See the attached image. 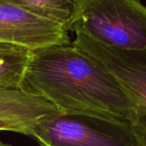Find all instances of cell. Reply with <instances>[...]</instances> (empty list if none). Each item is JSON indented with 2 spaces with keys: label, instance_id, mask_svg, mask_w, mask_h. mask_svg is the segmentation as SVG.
<instances>
[{
  "label": "cell",
  "instance_id": "9c48e42d",
  "mask_svg": "<svg viewBox=\"0 0 146 146\" xmlns=\"http://www.w3.org/2000/svg\"><path fill=\"white\" fill-rule=\"evenodd\" d=\"M0 146H10V145L5 144V143H1V142H0Z\"/></svg>",
  "mask_w": 146,
  "mask_h": 146
},
{
  "label": "cell",
  "instance_id": "3957f363",
  "mask_svg": "<svg viewBox=\"0 0 146 146\" xmlns=\"http://www.w3.org/2000/svg\"><path fill=\"white\" fill-rule=\"evenodd\" d=\"M29 136L41 146H146L133 124L86 114L59 113L44 118Z\"/></svg>",
  "mask_w": 146,
  "mask_h": 146
},
{
  "label": "cell",
  "instance_id": "7a4b0ae2",
  "mask_svg": "<svg viewBox=\"0 0 146 146\" xmlns=\"http://www.w3.org/2000/svg\"><path fill=\"white\" fill-rule=\"evenodd\" d=\"M69 31L121 49L146 48V5L141 0H76Z\"/></svg>",
  "mask_w": 146,
  "mask_h": 146
},
{
  "label": "cell",
  "instance_id": "5b68a950",
  "mask_svg": "<svg viewBox=\"0 0 146 146\" xmlns=\"http://www.w3.org/2000/svg\"><path fill=\"white\" fill-rule=\"evenodd\" d=\"M0 41L31 51L71 44L69 32L63 26L28 11L11 0H0Z\"/></svg>",
  "mask_w": 146,
  "mask_h": 146
},
{
  "label": "cell",
  "instance_id": "277c9868",
  "mask_svg": "<svg viewBox=\"0 0 146 146\" xmlns=\"http://www.w3.org/2000/svg\"><path fill=\"white\" fill-rule=\"evenodd\" d=\"M71 44L98 61L130 96L137 109L135 126L146 139V48L109 46L79 33Z\"/></svg>",
  "mask_w": 146,
  "mask_h": 146
},
{
  "label": "cell",
  "instance_id": "8992f818",
  "mask_svg": "<svg viewBox=\"0 0 146 146\" xmlns=\"http://www.w3.org/2000/svg\"><path fill=\"white\" fill-rule=\"evenodd\" d=\"M33 51L0 41V88L22 90Z\"/></svg>",
  "mask_w": 146,
  "mask_h": 146
},
{
  "label": "cell",
  "instance_id": "ba28073f",
  "mask_svg": "<svg viewBox=\"0 0 146 146\" xmlns=\"http://www.w3.org/2000/svg\"><path fill=\"white\" fill-rule=\"evenodd\" d=\"M0 131H14L25 135H29V129L17 122L0 118Z\"/></svg>",
  "mask_w": 146,
  "mask_h": 146
},
{
  "label": "cell",
  "instance_id": "52a82bcc",
  "mask_svg": "<svg viewBox=\"0 0 146 146\" xmlns=\"http://www.w3.org/2000/svg\"><path fill=\"white\" fill-rule=\"evenodd\" d=\"M40 17L60 24L68 32L74 15L76 0H11Z\"/></svg>",
  "mask_w": 146,
  "mask_h": 146
},
{
  "label": "cell",
  "instance_id": "6da1fadb",
  "mask_svg": "<svg viewBox=\"0 0 146 146\" xmlns=\"http://www.w3.org/2000/svg\"><path fill=\"white\" fill-rule=\"evenodd\" d=\"M22 90L45 98L63 113L136 123V106L117 80L72 44L33 51Z\"/></svg>",
  "mask_w": 146,
  "mask_h": 146
}]
</instances>
